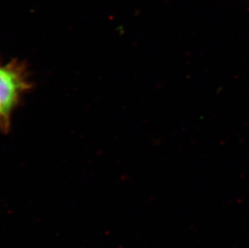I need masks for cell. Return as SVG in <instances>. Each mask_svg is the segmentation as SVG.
<instances>
[{"label": "cell", "mask_w": 249, "mask_h": 248, "mask_svg": "<svg viewBox=\"0 0 249 248\" xmlns=\"http://www.w3.org/2000/svg\"><path fill=\"white\" fill-rule=\"evenodd\" d=\"M32 88L24 62L14 59L3 63L0 60V109L12 119L21 99Z\"/></svg>", "instance_id": "1"}, {"label": "cell", "mask_w": 249, "mask_h": 248, "mask_svg": "<svg viewBox=\"0 0 249 248\" xmlns=\"http://www.w3.org/2000/svg\"><path fill=\"white\" fill-rule=\"evenodd\" d=\"M11 120L9 117H7L4 113L2 112L0 109V131L2 132H7L10 130L11 126Z\"/></svg>", "instance_id": "2"}]
</instances>
